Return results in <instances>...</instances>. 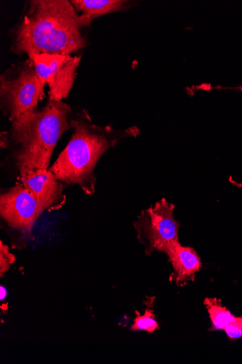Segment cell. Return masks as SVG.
Listing matches in <instances>:
<instances>
[{
  "label": "cell",
  "mask_w": 242,
  "mask_h": 364,
  "mask_svg": "<svg viewBox=\"0 0 242 364\" xmlns=\"http://www.w3.org/2000/svg\"><path fill=\"white\" fill-rule=\"evenodd\" d=\"M71 3L91 23L97 17L126 11L131 2L124 0H73Z\"/></svg>",
  "instance_id": "obj_10"
},
{
  "label": "cell",
  "mask_w": 242,
  "mask_h": 364,
  "mask_svg": "<svg viewBox=\"0 0 242 364\" xmlns=\"http://www.w3.org/2000/svg\"><path fill=\"white\" fill-rule=\"evenodd\" d=\"M4 295L6 296V289H4V287H1V300H4Z\"/></svg>",
  "instance_id": "obj_15"
},
{
  "label": "cell",
  "mask_w": 242,
  "mask_h": 364,
  "mask_svg": "<svg viewBox=\"0 0 242 364\" xmlns=\"http://www.w3.org/2000/svg\"><path fill=\"white\" fill-rule=\"evenodd\" d=\"M136 317L133 320V323L131 329L132 331H146V332L153 333L159 328V325L155 319V316L151 310H146L143 315L139 312H136Z\"/></svg>",
  "instance_id": "obj_12"
},
{
  "label": "cell",
  "mask_w": 242,
  "mask_h": 364,
  "mask_svg": "<svg viewBox=\"0 0 242 364\" xmlns=\"http://www.w3.org/2000/svg\"><path fill=\"white\" fill-rule=\"evenodd\" d=\"M224 330L229 339H242V316L236 317L233 316Z\"/></svg>",
  "instance_id": "obj_14"
},
{
  "label": "cell",
  "mask_w": 242,
  "mask_h": 364,
  "mask_svg": "<svg viewBox=\"0 0 242 364\" xmlns=\"http://www.w3.org/2000/svg\"><path fill=\"white\" fill-rule=\"evenodd\" d=\"M45 210L31 190L18 183L0 197V214L13 228L29 233Z\"/></svg>",
  "instance_id": "obj_7"
},
{
  "label": "cell",
  "mask_w": 242,
  "mask_h": 364,
  "mask_svg": "<svg viewBox=\"0 0 242 364\" xmlns=\"http://www.w3.org/2000/svg\"><path fill=\"white\" fill-rule=\"evenodd\" d=\"M237 89H238V90L242 91V86H241V87H238Z\"/></svg>",
  "instance_id": "obj_16"
},
{
  "label": "cell",
  "mask_w": 242,
  "mask_h": 364,
  "mask_svg": "<svg viewBox=\"0 0 242 364\" xmlns=\"http://www.w3.org/2000/svg\"><path fill=\"white\" fill-rule=\"evenodd\" d=\"M16 257L10 252L9 248L1 241L0 242V275L3 277L4 274L9 271L11 266L14 263Z\"/></svg>",
  "instance_id": "obj_13"
},
{
  "label": "cell",
  "mask_w": 242,
  "mask_h": 364,
  "mask_svg": "<svg viewBox=\"0 0 242 364\" xmlns=\"http://www.w3.org/2000/svg\"><path fill=\"white\" fill-rule=\"evenodd\" d=\"M172 264L171 277L178 286H184L194 280L195 274L200 270V257L194 248L185 247L180 243L172 247L166 255Z\"/></svg>",
  "instance_id": "obj_9"
},
{
  "label": "cell",
  "mask_w": 242,
  "mask_h": 364,
  "mask_svg": "<svg viewBox=\"0 0 242 364\" xmlns=\"http://www.w3.org/2000/svg\"><path fill=\"white\" fill-rule=\"evenodd\" d=\"M41 82L50 87V101L62 102L70 92L81 58L71 55L40 54L29 57Z\"/></svg>",
  "instance_id": "obj_6"
},
{
  "label": "cell",
  "mask_w": 242,
  "mask_h": 364,
  "mask_svg": "<svg viewBox=\"0 0 242 364\" xmlns=\"http://www.w3.org/2000/svg\"><path fill=\"white\" fill-rule=\"evenodd\" d=\"M66 0H35L19 26L16 53L70 55L86 47L82 28L90 25Z\"/></svg>",
  "instance_id": "obj_1"
},
{
  "label": "cell",
  "mask_w": 242,
  "mask_h": 364,
  "mask_svg": "<svg viewBox=\"0 0 242 364\" xmlns=\"http://www.w3.org/2000/svg\"><path fill=\"white\" fill-rule=\"evenodd\" d=\"M70 106L49 101L42 110L32 108L17 117L9 132L1 134V147H13V156L20 176L48 170L57 141L72 128Z\"/></svg>",
  "instance_id": "obj_2"
},
{
  "label": "cell",
  "mask_w": 242,
  "mask_h": 364,
  "mask_svg": "<svg viewBox=\"0 0 242 364\" xmlns=\"http://www.w3.org/2000/svg\"><path fill=\"white\" fill-rule=\"evenodd\" d=\"M19 183L32 191L45 210H59L65 203L63 184L50 170L21 175Z\"/></svg>",
  "instance_id": "obj_8"
},
{
  "label": "cell",
  "mask_w": 242,
  "mask_h": 364,
  "mask_svg": "<svg viewBox=\"0 0 242 364\" xmlns=\"http://www.w3.org/2000/svg\"><path fill=\"white\" fill-rule=\"evenodd\" d=\"M204 304L209 312L215 330L224 329L233 318L232 314L217 299H206Z\"/></svg>",
  "instance_id": "obj_11"
},
{
  "label": "cell",
  "mask_w": 242,
  "mask_h": 364,
  "mask_svg": "<svg viewBox=\"0 0 242 364\" xmlns=\"http://www.w3.org/2000/svg\"><path fill=\"white\" fill-rule=\"evenodd\" d=\"M176 206L165 198L143 210L133 227L137 239L145 247V253L150 255L155 251L165 255L180 242L181 224L175 218Z\"/></svg>",
  "instance_id": "obj_4"
},
{
  "label": "cell",
  "mask_w": 242,
  "mask_h": 364,
  "mask_svg": "<svg viewBox=\"0 0 242 364\" xmlns=\"http://www.w3.org/2000/svg\"><path fill=\"white\" fill-rule=\"evenodd\" d=\"M75 134L49 169L62 183L77 185L87 195L95 192L94 168L101 156L122 139L136 136L139 129L118 130L101 127L85 119L71 120Z\"/></svg>",
  "instance_id": "obj_3"
},
{
  "label": "cell",
  "mask_w": 242,
  "mask_h": 364,
  "mask_svg": "<svg viewBox=\"0 0 242 364\" xmlns=\"http://www.w3.org/2000/svg\"><path fill=\"white\" fill-rule=\"evenodd\" d=\"M0 83L2 108L12 122L26 111L36 108L45 97V85L38 77L31 60L17 77L8 79L2 76Z\"/></svg>",
  "instance_id": "obj_5"
}]
</instances>
